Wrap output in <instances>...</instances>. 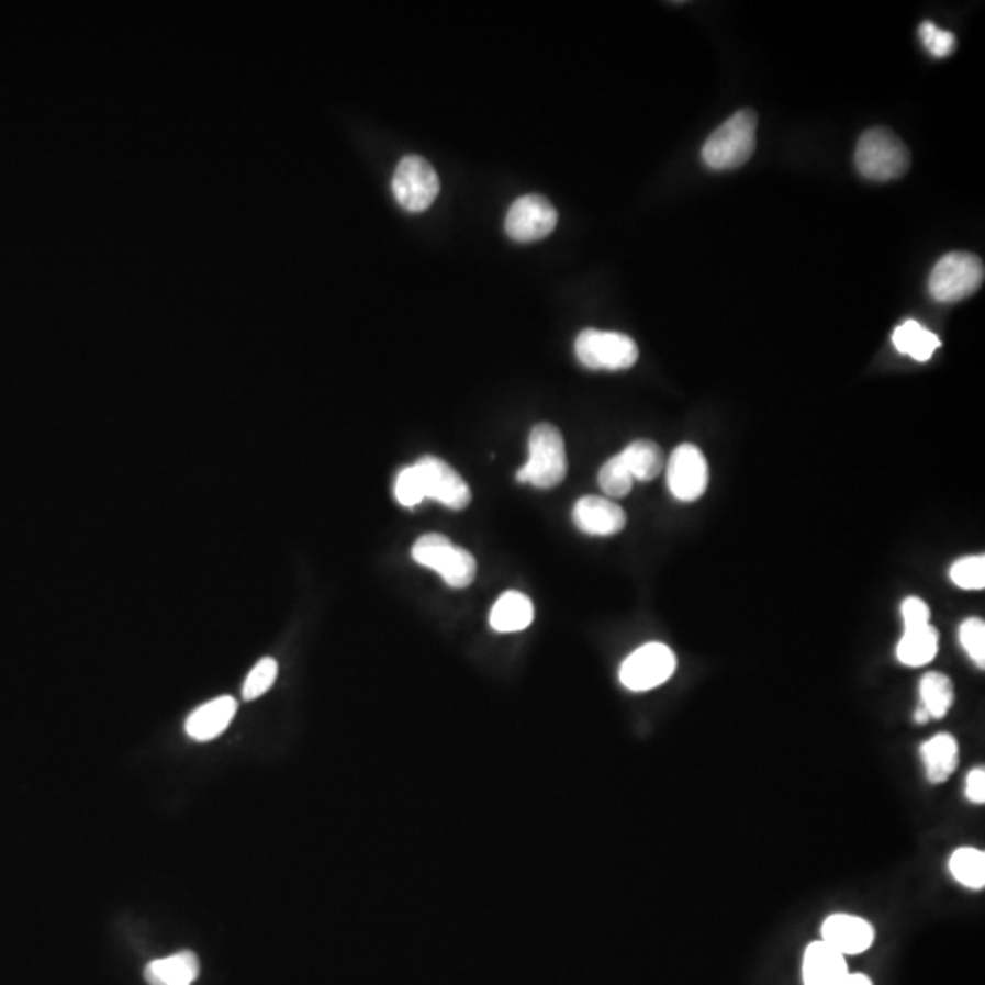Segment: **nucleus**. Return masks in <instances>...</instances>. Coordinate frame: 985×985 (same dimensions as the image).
<instances>
[{"mask_svg": "<svg viewBox=\"0 0 985 985\" xmlns=\"http://www.w3.org/2000/svg\"><path fill=\"white\" fill-rule=\"evenodd\" d=\"M758 115L754 110H739L725 121L703 146V161L712 170L743 167L755 150Z\"/></svg>", "mask_w": 985, "mask_h": 985, "instance_id": "nucleus-1", "label": "nucleus"}, {"mask_svg": "<svg viewBox=\"0 0 985 985\" xmlns=\"http://www.w3.org/2000/svg\"><path fill=\"white\" fill-rule=\"evenodd\" d=\"M528 462L517 471L518 482L551 490L566 479L568 458L564 438L551 424H539L529 433Z\"/></svg>", "mask_w": 985, "mask_h": 985, "instance_id": "nucleus-2", "label": "nucleus"}, {"mask_svg": "<svg viewBox=\"0 0 985 985\" xmlns=\"http://www.w3.org/2000/svg\"><path fill=\"white\" fill-rule=\"evenodd\" d=\"M854 161L863 178L883 183L907 174L910 167V154L894 132L887 128H873L858 141Z\"/></svg>", "mask_w": 985, "mask_h": 985, "instance_id": "nucleus-3", "label": "nucleus"}, {"mask_svg": "<svg viewBox=\"0 0 985 985\" xmlns=\"http://www.w3.org/2000/svg\"><path fill=\"white\" fill-rule=\"evenodd\" d=\"M415 562L437 571L447 586L468 587L477 575V560L468 549L458 548L440 534H427L411 549Z\"/></svg>", "mask_w": 985, "mask_h": 985, "instance_id": "nucleus-4", "label": "nucleus"}, {"mask_svg": "<svg viewBox=\"0 0 985 985\" xmlns=\"http://www.w3.org/2000/svg\"><path fill=\"white\" fill-rule=\"evenodd\" d=\"M984 278V261L975 254H945L929 276V292L937 302H960L973 296Z\"/></svg>", "mask_w": 985, "mask_h": 985, "instance_id": "nucleus-5", "label": "nucleus"}, {"mask_svg": "<svg viewBox=\"0 0 985 985\" xmlns=\"http://www.w3.org/2000/svg\"><path fill=\"white\" fill-rule=\"evenodd\" d=\"M575 355L582 366L593 371H623L636 366L639 349L626 334L586 328L577 336Z\"/></svg>", "mask_w": 985, "mask_h": 985, "instance_id": "nucleus-6", "label": "nucleus"}, {"mask_svg": "<svg viewBox=\"0 0 985 985\" xmlns=\"http://www.w3.org/2000/svg\"><path fill=\"white\" fill-rule=\"evenodd\" d=\"M393 194L399 205L418 214L429 209L440 192V179L432 163L421 156H405L393 176Z\"/></svg>", "mask_w": 985, "mask_h": 985, "instance_id": "nucleus-7", "label": "nucleus"}, {"mask_svg": "<svg viewBox=\"0 0 985 985\" xmlns=\"http://www.w3.org/2000/svg\"><path fill=\"white\" fill-rule=\"evenodd\" d=\"M678 667L675 653L662 642H648L626 657L620 667V683L631 692H648L667 683Z\"/></svg>", "mask_w": 985, "mask_h": 985, "instance_id": "nucleus-8", "label": "nucleus"}, {"mask_svg": "<svg viewBox=\"0 0 985 985\" xmlns=\"http://www.w3.org/2000/svg\"><path fill=\"white\" fill-rule=\"evenodd\" d=\"M708 463L699 447L681 444L675 447L667 466L668 490L679 502H694L708 488Z\"/></svg>", "mask_w": 985, "mask_h": 985, "instance_id": "nucleus-9", "label": "nucleus"}, {"mask_svg": "<svg viewBox=\"0 0 985 985\" xmlns=\"http://www.w3.org/2000/svg\"><path fill=\"white\" fill-rule=\"evenodd\" d=\"M559 214L545 195L529 194L518 198L506 214V234L513 242L534 243L548 237L555 231Z\"/></svg>", "mask_w": 985, "mask_h": 985, "instance_id": "nucleus-10", "label": "nucleus"}, {"mask_svg": "<svg viewBox=\"0 0 985 985\" xmlns=\"http://www.w3.org/2000/svg\"><path fill=\"white\" fill-rule=\"evenodd\" d=\"M426 499H435L449 510H463L471 502L468 482L441 458L422 457L415 463Z\"/></svg>", "mask_w": 985, "mask_h": 985, "instance_id": "nucleus-11", "label": "nucleus"}, {"mask_svg": "<svg viewBox=\"0 0 985 985\" xmlns=\"http://www.w3.org/2000/svg\"><path fill=\"white\" fill-rule=\"evenodd\" d=\"M876 938L874 927L854 915H832L821 926V940L843 956H854L871 949Z\"/></svg>", "mask_w": 985, "mask_h": 985, "instance_id": "nucleus-12", "label": "nucleus"}, {"mask_svg": "<svg viewBox=\"0 0 985 985\" xmlns=\"http://www.w3.org/2000/svg\"><path fill=\"white\" fill-rule=\"evenodd\" d=\"M573 523L582 534L609 537L625 529L626 513L609 499L582 496L573 506Z\"/></svg>", "mask_w": 985, "mask_h": 985, "instance_id": "nucleus-13", "label": "nucleus"}, {"mask_svg": "<svg viewBox=\"0 0 985 985\" xmlns=\"http://www.w3.org/2000/svg\"><path fill=\"white\" fill-rule=\"evenodd\" d=\"M847 956L824 940L808 943L803 954V985H840L849 976Z\"/></svg>", "mask_w": 985, "mask_h": 985, "instance_id": "nucleus-14", "label": "nucleus"}, {"mask_svg": "<svg viewBox=\"0 0 985 985\" xmlns=\"http://www.w3.org/2000/svg\"><path fill=\"white\" fill-rule=\"evenodd\" d=\"M237 703L231 695H221L217 699L195 708L184 723V730L194 741H212L225 732L236 716Z\"/></svg>", "mask_w": 985, "mask_h": 985, "instance_id": "nucleus-15", "label": "nucleus"}, {"mask_svg": "<svg viewBox=\"0 0 985 985\" xmlns=\"http://www.w3.org/2000/svg\"><path fill=\"white\" fill-rule=\"evenodd\" d=\"M535 608L531 598L521 592L502 593L493 604L490 625L499 634L523 631L534 623Z\"/></svg>", "mask_w": 985, "mask_h": 985, "instance_id": "nucleus-16", "label": "nucleus"}, {"mask_svg": "<svg viewBox=\"0 0 985 985\" xmlns=\"http://www.w3.org/2000/svg\"><path fill=\"white\" fill-rule=\"evenodd\" d=\"M200 976V959L192 951L154 960L146 965L148 985H192Z\"/></svg>", "mask_w": 985, "mask_h": 985, "instance_id": "nucleus-17", "label": "nucleus"}, {"mask_svg": "<svg viewBox=\"0 0 985 985\" xmlns=\"http://www.w3.org/2000/svg\"><path fill=\"white\" fill-rule=\"evenodd\" d=\"M921 760L926 765L927 780L938 785L948 781L959 766L960 749L951 734H938L921 745Z\"/></svg>", "mask_w": 985, "mask_h": 985, "instance_id": "nucleus-18", "label": "nucleus"}, {"mask_svg": "<svg viewBox=\"0 0 985 985\" xmlns=\"http://www.w3.org/2000/svg\"><path fill=\"white\" fill-rule=\"evenodd\" d=\"M937 653L938 631L932 625L905 628L904 637L896 648L898 661L910 668L926 667Z\"/></svg>", "mask_w": 985, "mask_h": 985, "instance_id": "nucleus-19", "label": "nucleus"}, {"mask_svg": "<svg viewBox=\"0 0 985 985\" xmlns=\"http://www.w3.org/2000/svg\"><path fill=\"white\" fill-rule=\"evenodd\" d=\"M893 344L902 355L910 356L916 361H927L940 347V338L915 320H907L894 328Z\"/></svg>", "mask_w": 985, "mask_h": 985, "instance_id": "nucleus-20", "label": "nucleus"}, {"mask_svg": "<svg viewBox=\"0 0 985 985\" xmlns=\"http://www.w3.org/2000/svg\"><path fill=\"white\" fill-rule=\"evenodd\" d=\"M619 457L630 471L631 479L639 482L657 479L664 468V455L656 441H631L630 446L625 447V451L619 452Z\"/></svg>", "mask_w": 985, "mask_h": 985, "instance_id": "nucleus-21", "label": "nucleus"}, {"mask_svg": "<svg viewBox=\"0 0 985 985\" xmlns=\"http://www.w3.org/2000/svg\"><path fill=\"white\" fill-rule=\"evenodd\" d=\"M921 708L929 714L931 719H942L948 716L954 701L953 683L948 675L940 672H929L920 681Z\"/></svg>", "mask_w": 985, "mask_h": 985, "instance_id": "nucleus-22", "label": "nucleus"}, {"mask_svg": "<svg viewBox=\"0 0 985 985\" xmlns=\"http://www.w3.org/2000/svg\"><path fill=\"white\" fill-rule=\"evenodd\" d=\"M949 871L954 880L970 888H984L985 885V854L975 847H962L953 852L949 860Z\"/></svg>", "mask_w": 985, "mask_h": 985, "instance_id": "nucleus-23", "label": "nucleus"}, {"mask_svg": "<svg viewBox=\"0 0 985 985\" xmlns=\"http://www.w3.org/2000/svg\"><path fill=\"white\" fill-rule=\"evenodd\" d=\"M598 485L612 499H623V496L630 493L634 479H631L630 471L626 469L625 462H623V458L619 455L609 458L608 462L601 468V471H598Z\"/></svg>", "mask_w": 985, "mask_h": 985, "instance_id": "nucleus-24", "label": "nucleus"}, {"mask_svg": "<svg viewBox=\"0 0 985 985\" xmlns=\"http://www.w3.org/2000/svg\"><path fill=\"white\" fill-rule=\"evenodd\" d=\"M278 678V662L272 657H264L250 670L243 684V699L254 701L267 694Z\"/></svg>", "mask_w": 985, "mask_h": 985, "instance_id": "nucleus-25", "label": "nucleus"}, {"mask_svg": "<svg viewBox=\"0 0 985 985\" xmlns=\"http://www.w3.org/2000/svg\"><path fill=\"white\" fill-rule=\"evenodd\" d=\"M951 581L962 590H984L985 587V557L984 555H975V557H965L951 566L949 571Z\"/></svg>", "mask_w": 985, "mask_h": 985, "instance_id": "nucleus-26", "label": "nucleus"}, {"mask_svg": "<svg viewBox=\"0 0 985 985\" xmlns=\"http://www.w3.org/2000/svg\"><path fill=\"white\" fill-rule=\"evenodd\" d=\"M960 645L964 647L967 656L973 659L976 667L984 668L985 667V625L984 620L976 619H967L960 625Z\"/></svg>", "mask_w": 985, "mask_h": 985, "instance_id": "nucleus-27", "label": "nucleus"}, {"mask_svg": "<svg viewBox=\"0 0 985 985\" xmlns=\"http://www.w3.org/2000/svg\"><path fill=\"white\" fill-rule=\"evenodd\" d=\"M394 496L404 507H415L426 501L422 490L421 477L415 466L402 469L394 482Z\"/></svg>", "mask_w": 985, "mask_h": 985, "instance_id": "nucleus-28", "label": "nucleus"}, {"mask_svg": "<svg viewBox=\"0 0 985 985\" xmlns=\"http://www.w3.org/2000/svg\"><path fill=\"white\" fill-rule=\"evenodd\" d=\"M918 32H920L921 43L926 44V48L937 59L949 57L956 48V38H954L953 33L940 30L934 22H924Z\"/></svg>", "mask_w": 985, "mask_h": 985, "instance_id": "nucleus-29", "label": "nucleus"}, {"mask_svg": "<svg viewBox=\"0 0 985 985\" xmlns=\"http://www.w3.org/2000/svg\"><path fill=\"white\" fill-rule=\"evenodd\" d=\"M902 617H904L905 628H918V626L931 625V609L927 606L926 601L920 597L905 598L902 604Z\"/></svg>", "mask_w": 985, "mask_h": 985, "instance_id": "nucleus-30", "label": "nucleus"}, {"mask_svg": "<svg viewBox=\"0 0 985 985\" xmlns=\"http://www.w3.org/2000/svg\"><path fill=\"white\" fill-rule=\"evenodd\" d=\"M965 796L971 803L984 805L985 803V770L973 769L965 780Z\"/></svg>", "mask_w": 985, "mask_h": 985, "instance_id": "nucleus-31", "label": "nucleus"}, {"mask_svg": "<svg viewBox=\"0 0 985 985\" xmlns=\"http://www.w3.org/2000/svg\"><path fill=\"white\" fill-rule=\"evenodd\" d=\"M840 985H874L873 981L869 978L868 975H862V973H849L846 981L841 982Z\"/></svg>", "mask_w": 985, "mask_h": 985, "instance_id": "nucleus-32", "label": "nucleus"}, {"mask_svg": "<svg viewBox=\"0 0 985 985\" xmlns=\"http://www.w3.org/2000/svg\"><path fill=\"white\" fill-rule=\"evenodd\" d=\"M929 719H931V717H929V714H927V712L924 710V708H918V710H916V714H915L916 723H927V721H929Z\"/></svg>", "mask_w": 985, "mask_h": 985, "instance_id": "nucleus-33", "label": "nucleus"}]
</instances>
